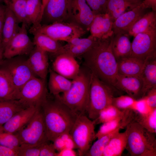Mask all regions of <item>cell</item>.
<instances>
[{
    "label": "cell",
    "instance_id": "obj_37",
    "mask_svg": "<svg viewBox=\"0 0 156 156\" xmlns=\"http://www.w3.org/2000/svg\"><path fill=\"white\" fill-rule=\"evenodd\" d=\"M26 0H4L3 2L13 13L19 23H25L27 25L25 14Z\"/></svg>",
    "mask_w": 156,
    "mask_h": 156
},
{
    "label": "cell",
    "instance_id": "obj_24",
    "mask_svg": "<svg viewBox=\"0 0 156 156\" xmlns=\"http://www.w3.org/2000/svg\"><path fill=\"white\" fill-rule=\"evenodd\" d=\"M118 73L123 75L140 77L144 61L129 57L117 61Z\"/></svg>",
    "mask_w": 156,
    "mask_h": 156
},
{
    "label": "cell",
    "instance_id": "obj_30",
    "mask_svg": "<svg viewBox=\"0 0 156 156\" xmlns=\"http://www.w3.org/2000/svg\"><path fill=\"white\" fill-rule=\"evenodd\" d=\"M49 76L48 83L50 93L53 96L63 93L70 88L72 81L56 73L53 70H49Z\"/></svg>",
    "mask_w": 156,
    "mask_h": 156
},
{
    "label": "cell",
    "instance_id": "obj_33",
    "mask_svg": "<svg viewBox=\"0 0 156 156\" xmlns=\"http://www.w3.org/2000/svg\"><path fill=\"white\" fill-rule=\"evenodd\" d=\"M33 34L34 35L33 42L34 46L53 55L62 46L59 41L44 34L36 32Z\"/></svg>",
    "mask_w": 156,
    "mask_h": 156
},
{
    "label": "cell",
    "instance_id": "obj_6",
    "mask_svg": "<svg viewBox=\"0 0 156 156\" xmlns=\"http://www.w3.org/2000/svg\"><path fill=\"white\" fill-rule=\"evenodd\" d=\"M96 120L85 114L78 116L69 133L78 150L79 156H85L95 139Z\"/></svg>",
    "mask_w": 156,
    "mask_h": 156
},
{
    "label": "cell",
    "instance_id": "obj_34",
    "mask_svg": "<svg viewBox=\"0 0 156 156\" xmlns=\"http://www.w3.org/2000/svg\"><path fill=\"white\" fill-rule=\"evenodd\" d=\"M16 97L15 89L10 78L0 68V98L16 99Z\"/></svg>",
    "mask_w": 156,
    "mask_h": 156
},
{
    "label": "cell",
    "instance_id": "obj_14",
    "mask_svg": "<svg viewBox=\"0 0 156 156\" xmlns=\"http://www.w3.org/2000/svg\"><path fill=\"white\" fill-rule=\"evenodd\" d=\"M70 0H48L43 10L40 24L67 22Z\"/></svg>",
    "mask_w": 156,
    "mask_h": 156
},
{
    "label": "cell",
    "instance_id": "obj_31",
    "mask_svg": "<svg viewBox=\"0 0 156 156\" xmlns=\"http://www.w3.org/2000/svg\"><path fill=\"white\" fill-rule=\"evenodd\" d=\"M127 139L126 130L119 132L110 139L105 147L103 156H120L126 149Z\"/></svg>",
    "mask_w": 156,
    "mask_h": 156
},
{
    "label": "cell",
    "instance_id": "obj_15",
    "mask_svg": "<svg viewBox=\"0 0 156 156\" xmlns=\"http://www.w3.org/2000/svg\"><path fill=\"white\" fill-rule=\"evenodd\" d=\"M55 57L52 64L53 70L68 79H74L79 74L81 68L75 58L64 54Z\"/></svg>",
    "mask_w": 156,
    "mask_h": 156
},
{
    "label": "cell",
    "instance_id": "obj_36",
    "mask_svg": "<svg viewBox=\"0 0 156 156\" xmlns=\"http://www.w3.org/2000/svg\"><path fill=\"white\" fill-rule=\"evenodd\" d=\"M135 114L134 120L135 121L149 131L156 134V108L146 114H140L136 112Z\"/></svg>",
    "mask_w": 156,
    "mask_h": 156
},
{
    "label": "cell",
    "instance_id": "obj_7",
    "mask_svg": "<svg viewBox=\"0 0 156 156\" xmlns=\"http://www.w3.org/2000/svg\"><path fill=\"white\" fill-rule=\"evenodd\" d=\"M15 134L21 144L41 145L49 141L41 107L29 122Z\"/></svg>",
    "mask_w": 156,
    "mask_h": 156
},
{
    "label": "cell",
    "instance_id": "obj_41",
    "mask_svg": "<svg viewBox=\"0 0 156 156\" xmlns=\"http://www.w3.org/2000/svg\"><path fill=\"white\" fill-rule=\"evenodd\" d=\"M42 145L21 144L17 151L18 156H39L40 150Z\"/></svg>",
    "mask_w": 156,
    "mask_h": 156
},
{
    "label": "cell",
    "instance_id": "obj_43",
    "mask_svg": "<svg viewBox=\"0 0 156 156\" xmlns=\"http://www.w3.org/2000/svg\"><path fill=\"white\" fill-rule=\"evenodd\" d=\"M154 108L151 107L148 104L145 98L143 97L135 100L131 110L139 114H145L150 112Z\"/></svg>",
    "mask_w": 156,
    "mask_h": 156
},
{
    "label": "cell",
    "instance_id": "obj_19",
    "mask_svg": "<svg viewBox=\"0 0 156 156\" xmlns=\"http://www.w3.org/2000/svg\"><path fill=\"white\" fill-rule=\"evenodd\" d=\"M47 53L35 46L29 54L27 62L36 77L46 80L49 63Z\"/></svg>",
    "mask_w": 156,
    "mask_h": 156
},
{
    "label": "cell",
    "instance_id": "obj_22",
    "mask_svg": "<svg viewBox=\"0 0 156 156\" xmlns=\"http://www.w3.org/2000/svg\"><path fill=\"white\" fill-rule=\"evenodd\" d=\"M135 113L131 109L126 110L124 113L117 118L103 123L95 134V139H99L116 130L126 127L134 120Z\"/></svg>",
    "mask_w": 156,
    "mask_h": 156
},
{
    "label": "cell",
    "instance_id": "obj_42",
    "mask_svg": "<svg viewBox=\"0 0 156 156\" xmlns=\"http://www.w3.org/2000/svg\"><path fill=\"white\" fill-rule=\"evenodd\" d=\"M94 15L106 13L109 0H86Z\"/></svg>",
    "mask_w": 156,
    "mask_h": 156
},
{
    "label": "cell",
    "instance_id": "obj_51",
    "mask_svg": "<svg viewBox=\"0 0 156 156\" xmlns=\"http://www.w3.org/2000/svg\"><path fill=\"white\" fill-rule=\"evenodd\" d=\"M4 47L2 43V39H0V66L3 64L5 58L4 56Z\"/></svg>",
    "mask_w": 156,
    "mask_h": 156
},
{
    "label": "cell",
    "instance_id": "obj_20",
    "mask_svg": "<svg viewBox=\"0 0 156 156\" xmlns=\"http://www.w3.org/2000/svg\"><path fill=\"white\" fill-rule=\"evenodd\" d=\"M142 81L140 77L126 76L118 73L116 77V88L125 92L135 99L142 98Z\"/></svg>",
    "mask_w": 156,
    "mask_h": 156
},
{
    "label": "cell",
    "instance_id": "obj_2",
    "mask_svg": "<svg viewBox=\"0 0 156 156\" xmlns=\"http://www.w3.org/2000/svg\"><path fill=\"white\" fill-rule=\"evenodd\" d=\"M54 96L53 99L48 97L41 106L47 137L52 142L62 134L69 133L78 116L57 95Z\"/></svg>",
    "mask_w": 156,
    "mask_h": 156
},
{
    "label": "cell",
    "instance_id": "obj_52",
    "mask_svg": "<svg viewBox=\"0 0 156 156\" xmlns=\"http://www.w3.org/2000/svg\"><path fill=\"white\" fill-rule=\"evenodd\" d=\"M5 12L0 14V39H2L1 34L4 21Z\"/></svg>",
    "mask_w": 156,
    "mask_h": 156
},
{
    "label": "cell",
    "instance_id": "obj_12",
    "mask_svg": "<svg viewBox=\"0 0 156 156\" xmlns=\"http://www.w3.org/2000/svg\"><path fill=\"white\" fill-rule=\"evenodd\" d=\"M27 25L25 23L22 25L18 31L10 40L5 47V59L19 55H29L35 46L27 34Z\"/></svg>",
    "mask_w": 156,
    "mask_h": 156
},
{
    "label": "cell",
    "instance_id": "obj_32",
    "mask_svg": "<svg viewBox=\"0 0 156 156\" xmlns=\"http://www.w3.org/2000/svg\"><path fill=\"white\" fill-rule=\"evenodd\" d=\"M27 25L36 27L40 24L42 15V0H27L25 8Z\"/></svg>",
    "mask_w": 156,
    "mask_h": 156
},
{
    "label": "cell",
    "instance_id": "obj_27",
    "mask_svg": "<svg viewBox=\"0 0 156 156\" xmlns=\"http://www.w3.org/2000/svg\"><path fill=\"white\" fill-rule=\"evenodd\" d=\"M128 34L119 33L113 36L112 50L116 59L130 56L131 51V43Z\"/></svg>",
    "mask_w": 156,
    "mask_h": 156
},
{
    "label": "cell",
    "instance_id": "obj_16",
    "mask_svg": "<svg viewBox=\"0 0 156 156\" xmlns=\"http://www.w3.org/2000/svg\"><path fill=\"white\" fill-rule=\"evenodd\" d=\"M113 21L107 13L95 15L89 31L91 37L97 39H106L114 35Z\"/></svg>",
    "mask_w": 156,
    "mask_h": 156
},
{
    "label": "cell",
    "instance_id": "obj_1",
    "mask_svg": "<svg viewBox=\"0 0 156 156\" xmlns=\"http://www.w3.org/2000/svg\"><path fill=\"white\" fill-rule=\"evenodd\" d=\"M114 35L106 39H97L81 56L83 59L84 66L101 81L116 89L115 83L118 70L117 62L112 48Z\"/></svg>",
    "mask_w": 156,
    "mask_h": 156
},
{
    "label": "cell",
    "instance_id": "obj_21",
    "mask_svg": "<svg viewBox=\"0 0 156 156\" xmlns=\"http://www.w3.org/2000/svg\"><path fill=\"white\" fill-rule=\"evenodd\" d=\"M40 107H30L18 112L2 126L3 129L15 134L29 122Z\"/></svg>",
    "mask_w": 156,
    "mask_h": 156
},
{
    "label": "cell",
    "instance_id": "obj_3",
    "mask_svg": "<svg viewBox=\"0 0 156 156\" xmlns=\"http://www.w3.org/2000/svg\"><path fill=\"white\" fill-rule=\"evenodd\" d=\"M91 72L85 66L81 67L77 76L72 80L70 89L61 95L60 99L78 116L86 113L90 96Z\"/></svg>",
    "mask_w": 156,
    "mask_h": 156
},
{
    "label": "cell",
    "instance_id": "obj_40",
    "mask_svg": "<svg viewBox=\"0 0 156 156\" xmlns=\"http://www.w3.org/2000/svg\"><path fill=\"white\" fill-rule=\"evenodd\" d=\"M135 100L129 95H121L114 97L112 104L121 110H131Z\"/></svg>",
    "mask_w": 156,
    "mask_h": 156
},
{
    "label": "cell",
    "instance_id": "obj_8",
    "mask_svg": "<svg viewBox=\"0 0 156 156\" xmlns=\"http://www.w3.org/2000/svg\"><path fill=\"white\" fill-rule=\"evenodd\" d=\"M24 55L5 59L0 66L8 75L18 94L22 87L31 79L37 77L33 73Z\"/></svg>",
    "mask_w": 156,
    "mask_h": 156
},
{
    "label": "cell",
    "instance_id": "obj_39",
    "mask_svg": "<svg viewBox=\"0 0 156 156\" xmlns=\"http://www.w3.org/2000/svg\"><path fill=\"white\" fill-rule=\"evenodd\" d=\"M21 144L16 134L4 131L0 127V145L16 151Z\"/></svg>",
    "mask_w": 156,
    "mask_h": 156
},
{
    "label": "cell",
    "instance_id": "obj_38",
    "mask_svg": "<svg viewBox=\"0 0 156 156\" xmlns=\"http://www.w3.org/2000/svg\"><path fill=\"white\" fill-rule=\"evenodd\" d=\"M125 110H120L112 104L110 105L101 112L98 117L95 120L96 124L113 120L122 115Z\"/></svg>",
    "mask_w": 156,
    "mask_h": 156
},
{
    "label": "cell",
    "instance_id": "obj_54",
    "mask_svg": "<svg viewBox=\"0 0 156 156\" xmlns=\"http://www.w3.org/2000/svg\"><path fill=\"white\" fill-rule=\"evenodd\" d=\"M48 0H42V10L43 14L44 8Z\"/></svg>",
    "mask_w": 156,
    "mask_h": 156
},
{
    "label": "cell",
    "instance_id": "obj_49",
    "mask_svg": "<svg viewBox=\"0 0 156 156\" xmlns=\"http://www.w3.org/2000/svg\"><path fill=\"white\" fill-rule=\"evenodd\" d=\"M77 153L73 149L64 148L57 153V156H76Z\"/></svg>",
    "mask_w": 156,
    "mask_h": 156
},
{
    "label": "cell",
    "instance_id": "obj_55",
    "mask_svg": "<svg viewBox=\"0 0 156 156\" xmlns=\"http://www.w3.org/2000/svg\"><path fill=\"white\" fill-rule=\"evenodd\" d=\"M4 0H0V3L2 2H3Z\"/></svg>",
    "mask_w": 156,
    "mask_h": 156
},
{
    "label": "cell",
    "instance_id": "obj_28",
    "mask_svg": "<svg viewBox=\"0 0 156 156\" xmlns=\"http://www.w3.org/2000/svg\"><path fill=\"white\" fill-rule=\"evenodd\" d=\"M156 29V12L152 11L146 12L133 25L128 32L130 36Z\"/></svg>",
    "mask_w": 156,
    "mask_h": 156
},
{
    "label": "cell",
    "instance_id": "obj_25",
    "mask_svg": "<svg viewBox=\"0 0 156 156\" xmlns=\"http://www.w3.org/2000/svg\"><path fill=\"white\" fill-rule=\"evenodd\" d=\"M142 0H109L106 13L113 22L125 13L140 5Z\"/></svg>",
    "mask_w": 156,
    "mask_h": 156
},
{
    "label": "cell",
    "instance_id": "obj_13",
    "mask_svg": "<svg viewBox=\"0 0 156 156\" xmlns=\"http://www.w3.org/2000/svg\"><path fill=\"white\" fill-rule=\"evenodd\" d=\"M94 15L86 0H70L67 22L78 25L89 31Z\"/></svg>",
    "mask_w": 156,
    "mask_h": 156
},
{
    "label": "cell",
    "instance_id": "obj_48",
    "mask_svg": "<svg viewBox=\"0 0 156 156\" xmlns=\"http://www.w3.org/2000/svg\"><path fill=\"white\" fill-rule=\"evenodd\" d=\"M53 142L56 150L58 152L65 148L64 141L60 136L56 138Z\"/></svg>",
    "mask_w": 156,
    "mask_h": 156
},
{
    "label": "cell",
    "instance_id": "obj_4",
    "mask_svg": "<svg viewBox=\"0 0 156 156\" xmlns=\"http://www.w3.org/2000/svg\"><path fill=\"white\" fill-rule=\"evenodd\" d=\"M126 128V149L131 156H156L155 133L149 131L134 120Z\"/></svg>",
    "mask_w": 156,
    "mask_h": 156
},
{
    "label": "cell",
    "instance_id": "obj_47",
    "mask_svg": "<svg viewBox=\"0 0 156 156\" xmlns=\"http://www.w3.org/2000/svg\"><path fill=\"white\" fill-rule=\"evenodd\" d=\"M143 8H151L152 11H156V0H144L140 5Z\"/></svg>",
    "mask_w": 156,
    "mask_h": 156
},
{
    "label": "cell",
    "instance_id": "obj_35",
    "mask_svg": "<svg viewBox=\"0 0 156 156\" xmlns=\"http://www.w3.org/2000/svg\"><path fill=\"white\" fill-rule=\"evenodd\" d=\"M116 130L98 139L92 145L85 156H103L104 150L111 138L119 132Z\"/></svg>",
    "mask_w": 156,
    "mask_h": 156
},
{
    "label": "cell",
    "instance_id": "obj_23",
    "mask_svg": "<svg viewBox=\"0 0 156 156\" xmlns=\"http://www.w3.org/2000/svg\"><path fill=\"white\" fill-rule=\"evenodd\" d=\"M140 77L143 82L142 97L149 90L156 88V56L148 57L145 60Z\"/></svg>",
    "mask_w": 156,
    "mask_h": 156
},
{
    "label": "cell",
    "instance_id": "obj_29",
    "mask_svg": "<svg viewBox=\"0 0 156 156\" xmlns=\"http://www.w3.org/2000/svg\"><path fill=\"white\" fill-rule=\"evenodd\" d=\"M26 108L18 100L0 98V127L15 114Z\"/></svg>",
    "mask_w": 156,
    "mask_h": 156
},
{
    "label": "cell",
    "instance_id": "obj_18",
    "mask_svg": "<svg viewBox=\"0 0 156 156\" xmlns=\"http://www.w3.org/2000/svg\"><path fill=\"white\" fill-rule=\"evenodd\" d=\"M97 39L90 36L87 38H74L62 45L54 55L64 54L75 58L81 56L91 47Z\"/></svg>",
    "mask_w": 156,
    "mask_h": 156
},
{
    "label": "cell",
    "instance_id": "obj_5",
    "mask_svg": "<svg viewBox=\"0 0 156 156\" xmlns=\"http://www.w3.org/2000/svg\"><path fill=\"white\" fill-rule=\"evenodd\" d=\"M115 90L91 72L89 100L86 111L90 119H96L103 109L112 104L113 98L115 97Z\"/></svg>",
    "mask_w": 156,
    "mask_h": 156
},
{
    "label": "cell",
    "instance_id": "obj_53",
    "mask_svg": "<svg viewBox=\"0 0 156 156\" xmlns=\"http://www.w3.org/2000/svg\"><path fill=\"white\" fill-rule=\"evenodd\" d=\"M6 6L2 4H0V14L3 13L5 11Z\"/></svg>",
    "mask_w": 156,
    "mask_h": 156
},
{
    "label": "cell",
    "instance_id": "obj_10",
    "mask_svg": "<svg viewBox=\"0 0 156 156\" xmlns=\"http://www.w3.org/2000/svg\"><path fill=\"white\" fill-rule=\"evenodd\" d=\"M48 97L46 80L35 77L28 81L22 87L17 100L26 108L40 107Z\"/></svg>",
    "mask_w": 156,
    "mask_h": 156
},
{
    "label": "cell",
    "instance_id": "obj_44",
    "mask_svg": "<svg viewBox=\"0 0 156 156\" xmlns=\"http://www.w3.org/2000/svg\"><path fill=\"white\" fill-rule=\"evenodd\" d=\"M53 143H46L42 146L39 156H57V153Z\"/></svg>",
    "mask_w": 156,
    "mask_h": 156
},
{
    "label": "cell",
    "instance_id": "obj_26",
    "mask_svg": "<svg viewBox=\"0 0 156 156\" xmlns=\"http://www.w3.org/2000/svg\"><path fill=\"white\" fill-rule=\"evenodd\" d=\"M19 23L13 13L6 6L1 34L2 43L4 49L19 31L20 27L18 26Z\"/></svg>",
    "mask_w": 156,
    "mask_h": 156
},
{
    "label": "cell",
    "instance_id": "obj_9",
    "mask_svg": "<svg viewBox=\"0 0 156 156\" xmlns=\"http://www.w3.org/2000/svg\"><path fill=\"white\" fill-rule=\"evenodd\" d=\"M33 34L36 32L46 34L58 41L68 42L72 39L81 38L86 32L77 24L68 22H57L48 25L31 26L29 30Z\"/></svg>",
    "mask_w": 156,
    "mask_h": 156
},
{
    "label": "cell",
    "instance_id": "obj_50",
    "mask_svg": "<svg viewBox=\"0 0 156 156\" xmlns=\"http://www.w3.org/2000/svg\"><path fill=\"white\" fill-rule=\"evenodd\" d=\"M64 141L65 143V148L73 149L75 148H77L75 144L71 135L69 138Z\"/></svg>",
    "mask_w": 156,
    "mask_h": 156
},
{
    "label": "cell",
    "instance_id": "obj_45",
    "mask_svg": "<svg viewBox=\"0 0 156 156\" xmlns=\"http://www.w3.org/2000/svg\"><path fill=\"white\" fill-rule=\"evenodd\" d=\"M143 97L146 99L151 107L153 108H156V88L149 90Z\"/></svg>",
    "mask_w": 156,
    "mask_h": 156
},
{
    "label": "cell",
    "instance_id": "obj_17",
    "mask_svg": "<svg viewBox=\"0 0 156 156\" xmlns=\"http://www.w3.org/2000/svg\"><path fill=\"white\" fill-rule=\"evenodd\" d=\"M146 10L142 8L140 5L117 18L114 22L112 25L114 34L121 33L128 34L135 23L146 13Z\"/></svg>",
    "mask_w": 156,
    "mask_h": 156
},
{
    "label": "cell",
    "instance_id": "obj_11",
    "mask_svg": "<svg viewBox=\"0 0 156 156\" xmlns=\"http://www.w3.org/2000/svg\"><path fill=\"white\" fill-rule=\"evenodd\" d=\"M154 56H156V29L138 34L134 37L129 57L144 61Z\"/></svg>",
    "mask_w": 156,
    "mask_h": 156
},
{
    "label": "cell",
    "instance_id": "obj_46",
    "mask_svg": "<svg viewBox=\"0 0 156 156\" xmlns=\"http://www.w3.org/2000/svg\"><path fill=\"white\" fill-rule=\"evenodd\" d=\"M0 156H18L15 150L0 145Z\"/></svg>",
    "mask_w": 156,
    "mask_h": 156
}]
</instances>
